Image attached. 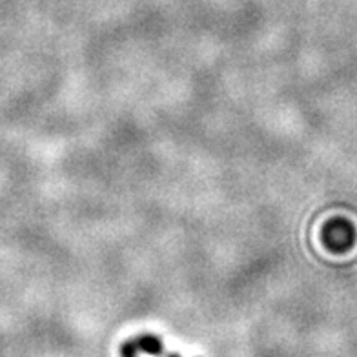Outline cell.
<instances>
[{"instance_id": "1", "label": "cell", "mask_w": 357, "mask_h": 357, "mask_svg": "<svg viewBox=\"0 0 357 357\" xmlns=\"http://www.w3.org/2000/svg\"><path fill=\"white\" fill-rule=\"evenodd\" d=\"M137 352H146L150 356H160L162 354V343L155 335H141V337L130 341Z\"/></svg>"}, {"instance_id": "2", "label": "cell", "mask_w": 357, "mask_h": 357, "mask_svg": "<svg viewBox=\"0 0 357 357\" xmlns=\"http://www.w3.org/2000/svg\"><path fill=\"white\" fill-rule=\"evenodd\" d=\"M121 354H123V357H137V354L139 352H137L135 348H133V344L128 341V343L123 347V350H121ZM169 357H178V356H175L174 354V356H169Z\"/></svg>"}]
</instances>
